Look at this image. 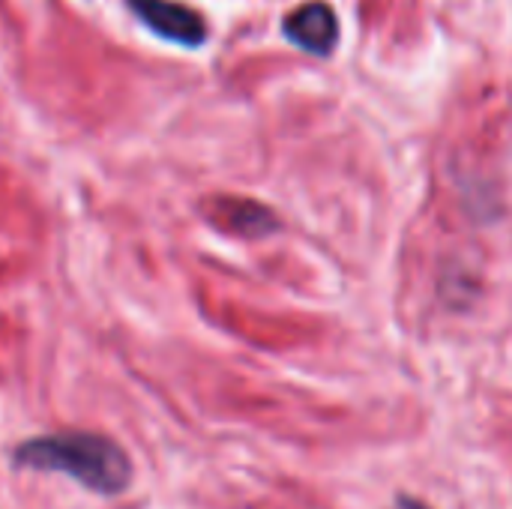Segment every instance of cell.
<instances>
[{
  "mask_svg": "<svg viewBox=\"0 0 512 509\" xmlns=\"http://www.w3.org/2000/svg\"><path fill=\"white\" fill-rule=\"evenodd\" d=\"M282 30L294 45L306 48L309 54H330L339 42V18L324 0H309L288 12Z\"/></svg>",
  "mask_w": 512,
  "mask_h": 509,
  "instance_id": "7a4b0ae2",
  "label": "cell"
},
{
  "mask_svg": "<svg viewBox=\"0 0 512 509\" xmlns=\"http://www.w3.org/2000/svg\"><path fill=\"white\" fill-rule=\"evenodd\" d=\"M396 509H432V507H429V504H423V501H417V498L402 495V498L396 501Z\"/></svg>",
  "mask_w": 512,
  "mask_h": 509,
  "instance_id": "5b68a950",
  "label": "cell"
},
{
  "mask_svg": "<svg viewBox=\"0 0 512 509\" xmlns=\"http://www.w3.org/2000/svg\"><path fill=\"white\" fill-rule=\"evenodd\" d=\"M210 219L222 225L225 231L246 237V240H261L279 228L276 213L249 198H216L210 204Z\"/></svg>",
  "mask_w": 512,
  "mask_h": 509,
  "instance_id": "277c9868",
  "label": "cell"
},
{
  "mask_svg": "<svg viewBox=\"0 0 512 509\" xmlns=\"http://www.w3.org/2000/svg\"><path fill=\"white\" fill-rule=\"evenodd\" d=\"M135 15L159 36L183 45H201L207 36V24L201 15L189 6H180L174 0H129Z\"/></svg>",
  "mask_w": 512,
  "mask_h": 509,
  "instance_id": "3957f363",
  "label": "cell"
},
{
  "mask_svg": "<svg viewBox=\"0 0 512 509\" xmlns=\"http://www.w3.org/2000/svg\"><path fill=\"white\" fill-rule=\"evenodd\" d=\"M12 465L24 471L66 474L93 495L114 498L132 483V462L120 444L90 432H57L15 447Z\"/></svg>",
  "mask_w": 512,
  "mask_h": 509,
  "instance_id": "6da1fadb",
  "label": "cell"
}]
</instances>
